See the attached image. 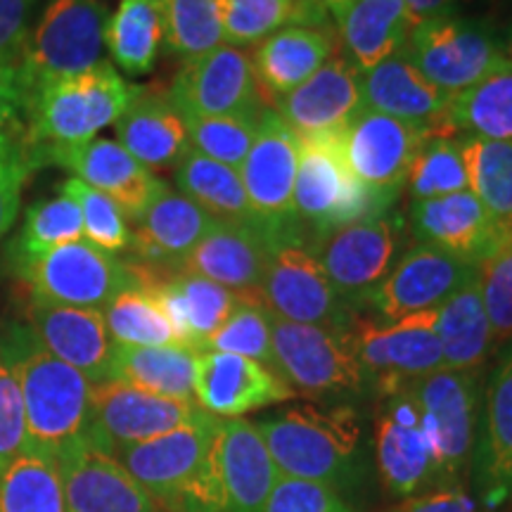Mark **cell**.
Masks as SVG:
<instances>
[{"mask_svg":"<svg viewBox=\"0 0 512 512\" xmlns=\"http://www.w3.org/2000/svg\"><path fill=\"white\" fill-rule=\"evenodd\" d=\"M140 91L107 60L43 88L24 110V150L31 169L50 152L88 143L102 128L117 124Z\"/></svg>","mask_w":512,"mask_h":512,"instance_id":"1","label":"cell"},{"mask_svg":"<svg viewBox=\"0 0 512 512\" xmlns=\"http://www.w3.org/2000/svg\"><path fill=\"white\" fill-rule=\"evenodd\" d=\"M283 477L342 489L361 463V418L351 406L299 403L254 422Z\"/></svg>","mask_w":512,"mask_h":512,"instance_id":"2","label":"cell"},{"mask_svg":"<svg viewBox=\"0 0 512 512\" xmlns=\"http://www.w3.org/2000/svg\"><path fill=\"white\" fill-rule=\"evenodd\" d=\"M0 351L15 366L27 415L29 446L57 453L86 434L93 384L79 370L48 354L31 330H15Z\"/></svg>","mask_w":512,"mask_h":512,"instance_id":"3","label":"cell"},{"mask_svg":"<svg viewBox=\"0 0 512 512\" xmlns=\"http://www.w3.org/2000/svg\"><path fill=\"white\" fill-rule=\"evenodd\" d=\"M278 479L254 422L219 418L207 460L174 512H264Z\"/></svg>","mask_w":512,"mask_h":512,"instance_id":"4","label":"cell"},{"mask_svg":"<svg viewBox=\"0 0 512 512\" xmlns=\"http://www.w3.org/2000/svg\"><path fill=\"white\" fill-rule=\"evenodd\" d=\"M268 256L259 299L273 316L323 328H349L356 313L339 299L320 266L313 233L297 219L264 226Z\"/></svg>","mask_w":512,"mask_h":512,"instance_id":"5","label":"cell"},{"mask_svg":"<svg viewBox=\"0 0 512 512\" xmlns=\"http://www.w3.org/2000/svg\"><path fill=\"white\" fill-rule=\"evenodd\" d=\"M394 200L396 197L382 195L354 176L344 157L342 133L299 138L292 207L294 219L313 235L380 219Z\"/></svg>","mask_w":512,"mask_h":512,"instance_id":"6","label":"cell"},{"mask_svg":"<svg viewBox=\"0 0 512 512\" xmlns=\"http://www.w3.org/2000/svg\"><path fill=\"white\" fill-rule=\"evenodd\" d=\"M107 10L100 0H50L27 38L17 74L22 110L50 83L102 60Z\"/></svg>","mask_w":512,"mask_h":512,"instance_id":"7","label":"cell"},{"mask_svg":"<svg viewBox=\"0 0 512 512\" xmlns=\"http://www.w3.org/2000/svg\"><path fill=\"white\" fill-rule=\"evenodd\" d=\"M418 401L434 458V486H460L472 470L479 413H482V370H437L408 382Z\"/></svg>","mask_w":512,"mask_h":512,"instance_id":"8","label":"cell"},{"mask_svg":"<svg viewBox=\"0 0 512 512\" xmlns=\"http://www.w3.org/2000/svg\"><path fill=\"white\" fill-rule=\"evenodd\" d=\"M403 55L432 86L458 95L510 62L505 43L489 24L456 10L420 19L408 36Z\"/></svg>","mask_w":512,"mask_h":512,"instance_id":"9","label":"cell"},{"mask_svg":"<svg viewBox=\"0 0 512 512\" xmlns=\"http://www.w3.org/2000/svg\"><path fill=\"white\" fill-rule=\"evenodd\" d=\"M275 373L294 394H358L368 384L349 328H323L278 318L271 313Z\"/></svg>","mask_w":512,"mask_h":512,"instance_id":"10","label":"cell"},{"mask_svg":"<svg viewBox=\"0 0 512 512\" xmlns=\"http://www.w3.org/2000/svg\"><path fill=\"white\" fill-rule=\"evenodd\" d=\"M19 278L31 287L34 302L72 309L102 311L138 278L126 261L102 252L88 240L67 242L17 266Z\"/></svg>","mask_w":512,"mask_h":512,"instance_id":"11","label":"cell"},{"mask_svg":"<svg viewBox=\"0 0 512 512\" xmlns=\"http://www.w3.org/2000/svg\"><path fill=\"white\" fill-rule=\"evenodd\" d=\"M403 242V221L389 214L313 235L320 266L354 313L370 304L403 254Z\"/></svg>","mask_w":512,"mask_h":512,"instance_id":"12","label":"cell"},{"mask_svg":"<svg viewBox=\"0 0 512 512\" xmlns=\"http://www.w3.org/2000/svg\"><path fill=\"white\" fill-rule=\"evenodd\" d=\"M351 335L358 361L380 396L392 394L418 377L444 370L437 337V309L413 313L392 323L356 316Z\"/></svg>","mask_w":512,"mask_h":512,"instance_id":"13","label":"cell"},{"mask_svg":"<svg viewBox=\"0 0 512 512\" xmlns=\"http://www.w3.org/2000/svg\"><path fill=\"white\" fill-rule=\"evenodd\" d=\"M195 401L169 399L131 384L107 380L93 384L86 437L93 446L117 456L128 446L143 444L200 418Z\"/></svg>","mask_w":512,"mask_h":512,"instance_id":"14","label":"cell"},{"mask_svg":"<svg viewBox=\"0 0 512 512\" xmlns=\"http://www.w3.org/2000/svg\"><path fill=\"white\" fill-rule=\"evenodd\" d=\"M169 95L183 117L264 112L252 55L228 43L185 60Z\"/></svg>","mask_w":512,"mask_h":512,"instance_id":"15","label":"cell"},{"mask_svg":"<svg viewBox=\"0 0 512 512\" xmlns=\"http://www.w3.org/2000/svg\"><path fill=\"white\" fill-rule=\"evenodd\" d=\"M375 456L382 484L394 498L403 501L434 486L432 446L408 384L382 396L375 418Z\"/></svg>","mask_w":512,"mask_h":512,"instance_id":"16","label":"cell"},{"mask_svg":"<svg viewBox=\"0 0 512 512\" xmlns=\"http://www.w3.org/2000/svg\"><path fill=\"white\" fill-rule=\"evenodd\" d=\"M216 422L219 418L204 411L200 418L178 430L124 448L117 458L159 508L174 512L207 460Z\"/></svg>","mask_w":512,"mask_h":512,"instance_id":"17","label":"cell"},{"mask_svg":"<svg viewBox=\"0 0 512 512\" xmlns=\"http://www.w3.org/2000/svg\"><path fill=\"white\" fill-rule=\"evenodd\" d=\"M475 275L477 266L444 249L418 242L399 256L384 283L377 287L368 309H373L384 323L434 311Z\"/></svg>","mask_w":512,"mask_h":512,"instance_id":"18","label":"cell"},{"mask_svg":"<svg viewBox=\"0 0 512 512\" xmlns=\"http://www.w3.org/2000/svg\"><path fill=\"white\" fill-rule=\"evenodd\" d=\"M472 477L486 512L512 508V342L484 384Z\"/></svg>","mask_w":512,"mask_h":512,"instance_id":"19","label":"cell"},{"mask_svg":"<svg viewBox=\"0 0 512 512\" xmlns=\"http://www.w3.org/2000/svg\"><path fill=\"white\" fill-rule=\"evenodd\" d=\"M297 166V133L285 124L278 112L264 110L254 143L238 169L249 207L261 226H280L294 219L292 197Z\"/></svg>","mask_w":512,"mask_h":512,"instance_id":"20","label":"cell"},{"mask_svg":"<svg viewBox=\"0 0 512 512\" xmlns=\"http://www.w3.org/2000/svg\"><path fill=\"white\" fill-rule=\"evenodd\" d=\"M67 512H159L117 456L93 446L86 437L57 453Z\"/></svg>","mask_w":512,"mask_h":512,"instance_id":"21","label":"cell"},{"mask_svg":"<svg viewBox=\"0 0 512 512\" xmlns=\"http://www.w3.org/2000/svg\"><path fill=\"white\" fill-rule=\"evenodd\" d=\"M427 138L430 133L422 128L366 107L342 133V145L358 181L382 195L396 197L406 185L413 157Z\"/></svg>","mask_w":512,"mask_h":512,"instance_id":"22","label":"cell"},{"mask_svg":"<svg viewBox=\"0 0 512 512\" xmlns=\"http://www.w3.org/2000/svg\"><path fill=\"white\" fill-rule=\"evenodd\" d=\"M138 283L152 292L164 316L169 318L181 347L204 351L214 332L238 309L242 294L211 283L200 275L176 271H152V268L128 264Z\"/></svg>","mask_w":512,"mask_h":512,"instance_id":"23","label":"cell"},{"mask_svg":"<svg viewBox=\"0 0 512 512\" xmlns=\"http://www.w3.org/2000/svg\"><path fill=\"white\" fill-rule=\"evenodd\" d=\"M294 389L275 370L252 358L200 351L195 366V399L214 418H242L292 401Z\"/></svg>","mask_w":512,"mask_h":512,"instance_id":"24","label":"cell"},{"mask_svg":"<svg viewBox=\"0 0 512 512\" xmlns=\"http://www.w3.org/2000/svg\"><path fill=\"white\" fill-rule=\"evenodd\" d=\"M43 164H57L72 171L81 183L91 185L117 202V207L131 221H140L150 204L169 190L162 178L128 155L119 143L107 138H93L83 145L50 152Z\"/></svg>","mask_w":512,"mask_h":512,"instance_id":"25","label":"cell"},{"mask_svg":"<svg viewBox=\"0 0 512 512\" xmlns=\"http://www.w3.org/2000/svg\"><path fill=\"white\" fill-rule=\"evenodd\" d=\"M366 110L361 72L347 57L332 55L302 86L278 100V112L299 138L344 133Z\"/></svg>","mask_w":512,"mask_h":512,"instance_id":"26","label":"cell"},{"mask_svg":"<svg viewBox=\"0 0 512 512\" xmlns=\"http://www.w3.org/2000/svg\"><path fill=\"white\" fill-rule=\"evenodd\" d=\"M408 226L418 242L444 249L472 266H479L486 256L508 242L470 190L413 202Z\"/></svg>","mask_w":512,"mask_h":512,"instance_id":"27","label":"cell"},{"mask_svg":"<svg viewBox=\"0 0 512 512\" xmlns=\"http://www.w3.org/2000/svg\"><path fill=\"white\" fill-rule=\"evenodd\" d=\"M266 256L268 242L261 223L216 221L178 268L207 278L230 292H238L242 297L259 299Z\"/></svg>","mask_w":512,"mask_h":512,"instance_id":"28","label":"cell"},{"mask_svg":"<svg viewBox=\"0 0 512 512\" xmlns=\"http://www.w3.org/2000/svg\"><path fill=\"white\" fill-rule=\"evenodd\" d=\"M361 88L368 110L408 121L430 136H456L446 121L451 95L432 86L403 50L361 72Z\"/></svg>","mask_w":512,"mask_h":512,"instance_id":"29","label":"cell"},{"mask_svg":"<svg viewBox=\"0 0 512 512\" xmlns=\"http://www.w3.org/2000/svg\"><path fill=\"white\" fill-rule=\"evenodd\" d=\"M38 344L88 377L91 384L110 380L114 342L98 309H72L34 302L29 311Z\"/></svg>","mask_w":512,"mask_h":512,"instance_id":"30","label":"cell"},{"mask_svg":"<svg viewBox=\"0 0 512 512\" xmlns=\"http://www.w3.org/2000/svg\"><path fill=\"white\" fill-rule=\"evenodd\" d=\"M136 233L131 235L133 256L138 266L152 271H176L216 219L181 192L166 190L140 216Z\"/></svg>","mask_w":512,"mask_h":512,"instance_id":"31","label":"cell"},{"mask_svg":"<svg viewBox=\"0 0 512 512\" xmlns=\"http://www.w3.org/2000/svg\"><path fill=\"white\" fill-rule=\"evenodd\" d=\"M335 50L337 41L330 29L318 24H287L256 46L252 57L256 83L275 100L285 98L311 79Z\"/></svg>","mask_w":512,"mask_h":512,"instance_id":"32","label":"cell"},{"mask_svg":"<svg viewBox=\"0 0 512 512\" xmlns=\"http://www.w3.org/2000/svg\"><path fill=\"white\" fill-rule=\"evenodd\" d=\"M119 145L150 171L176 169L190 150L188 128L171 95L140 91L117 121Z\"/></svg>","mask_w":512,"mask_h":512,"instance_id":"33","label":"cell"},{"mask_svg":"<svg viewBox=\"0 0 512 512\" xmlns=\"http://www.w3.org/2000/svg\"><path fill=\"white\" fill-rule=\"evenodd\" d=\"M332 15L358 72H370L387 57L401 53L418 24L406 0H347Z\"/></svg>","mask_w":512,"mask_h":512,"instance_id":"34","label":"cell"},{"mask_svg":"<svg viewBox=\"0 0 512 512\" xmlns=\"http://www.w3.org/2000/svg\"><path fill=\"white\" fill-rule=\"evenodd\" d=\"M437 337L444 370H482L496 344L477 275L437 309Z\"/></svg>","mask_w":512,"mask_h":512,"instance_id":"35","label":"cell"},{"mask_svg":"<svg viewBox=\"0 0 512 512\" xmlns=\"http://www.w3.org/2000/svg\"><path fill=\"white\" fill-rule=\"evenodd\" d=\"M200 351L188 347H121L114 344L110 380L169 399L195 401V366Z\"/></svg>","mask_w":512,"mask_h":512,"instance_id":"36","label":"cell"},{"mask_svg":"<svg viewBox=\"0 0 512 512\" xmlns=\"http://www.w3.org/2000/svg\"><path fill=\"white\" fill-rule=\"evenodd\" d=\"M176 185L181 195L207 211L211 219L223 223L256 221L240 171L204 157L192 147L176 166Z\"/></svg>","mask_w":512,"mask_h":512,"instance_id":"37","label":"cell"},{"mask_svg":"<svg viewBox=\"0 0 512 512\" xmlns=\"http://www.w3.org/2000/svg\"><path fill=\"white\" fill-rule=\"evenodd\" d=\"M446 121L453 133L512 143V62L477 86L451 95Z\"/></svg>","mask_w":512,"mask_h":512,"instance_id":"38","label":"cell"},{"mask_svg":"<svg viewBox=\"0 0 512 512\" xmlns=\"http://www.w3.org/2000/svg\"><path fill=\"white\" fill-rule=\"evenodd\" d=\"M460 150L467 190L484 204L505 238L512 240V143L463 136Z\"/></svg>","mask_w":512,"mask_h":512,"instance_id":"39","label":"cell"},{"mask_svg":"<svg viewBox=\"0 0 512 512\" xmlns=\"http://www.w3.org/2000/svg\"><path fill=\"white\" fill-rule=\"evenodd\" d=\"M164 41L157 0H119V8L107 19L105 46L112 60L128 76H143L155 67Z\"/></svg>","mask_w":512,"mask_h":512,"instance_id":"40","label":"cell"},{"mask_svg":"<svg viewBox=\"0 0 512 512\" xmlns=\"http://www.w3.org/2000/svg\"><path fill=\"white\" fill-rule=\"evenodd\" d=\"M0 512H67L57 460L27 448L0 475Z\"/></svg>","mask_w":512,"mask_h":512,"instance_id":"41","label":"cell"},{"mask_svg":"<svg viewBox=\"0 0 512 512\" xmlns=\"http://www.w3.org/2000/svg\"><path fill=\"white\" fill-rule=\"evenodd\" d=\"M112 342L121 347H174L178 337L152 292L140 283L121 290L102 309ZM181 347V344H178Z\"/></svg>","mask_w":512,"mask_h":512,"instance_id":"42","label":"cell"},{"mask_svg":"<svg viewBox=\"0 0 512 512\" xmlns=\"http://www.w3.org/2000/svg\"><path fill=\"white\" fill-rule=\"evenodd\" d=\"M223 29V43L228 46H252L275 34L287 24L320 22L316 5L306 10L299 0H216Z\"/></svg>","mask_w":512,"mask_h":512,"instance_id":"43","label":"cell"},{"mask_svg":"<svg viewBox=\"0 0 512 512\" xmlns=\"http://www.w3.org/2000/svg\"><path fill=\"white\" fill-rule=\"evenodd\" d=\"M164 41L183 60L223 46V29L216 0H157Z\"/></svg>","mask_w":512,"mask_h":512,"instance_id":"44","label":"cell"},{"mask_svg":"<svg viewBox=\"0 0 512 512\" xmlns=\"http://www.w3.org/2000/svg\"><path fill=\"white\" fill-rule=\"evenodd\" d=\"M76 240H83L79 204L67 195L50 197V200L36 202L27 211L22 233L17 235L15 247H12V261L17 266L27 264L36 256L46 254L48 249Z\"/></svg>","mask_w":512,"mask_h":512,"instance_id":"45","label":"cell"},{"mask_svg":"<svg viewBox=\"0 0 512 512\" xmlns=\"http://www.w3.org/2000/svg\"><path fill=\"white\" fill-rule=\"evenodd\" d=\"M406 188L413 202L434 200V197L453 195L467 190V171L460 150V138L430 136L422 143L418 155L408 169Z\"/></svg>","mask_w":512,"mask_h":512,"instance_id":"46","label":"cell"},{"mask_svg":"<svg viewBox=\"0 0 512 512\" xmlns=\"http://www.w3.org/2000/svg\"><path fill=\"white\" fill-rule=\"evenodd\" d=\"M204 351L235 354L259 361L261 366L275 370L273 337H271V311L261 299L247 297L230 313L226 323L214 332Z\"/></svg>","mask_w":512,"mask_h":512,"instance_id":"47","label":"cell"},{"mask_svg":"<svg viewBox=\"0 0 512 512\" xmlns=\"http://www.w3.org/2000/svg\"><path fill=\"white\" fill-rule=\"evenodd\" d=\"M264 114V112H261ZM261 114H230V117H183L190 147L200 155L240 169L259 131Z\"/></svg>","mask_w":512,"mask_h":512,"instance_id":"48","label":"cell"},{"mask_svg":"<svg viewBox=\"0 0 512 512\" xmlns=\"http://www.w3.org/2000/svg\"><path fill=\"white\" fill-rule=\"evenodd\" d=\"M62 195L72 197L79 204L83 219V235L91 245L100 247L102 252H124L131 245V230L126 226L124 211L112 202L110 197L102 195L100 190L81 183L79 178H69L62 185Z\"/></svg>","mask_w":512,"mask_h":512,"instance_id":"49","label":"cell"},{"mask_svg":"<svg viewBox=\"0 0 512 512\" xmlns=\"http://www.w3.org/2000/svg\"><path fill=\"white\" fill-rule=\"evenodd\" d=\"M479 287L489 316L494 344L512 342V240L503 242L477 266Z\"/></svg>","mask_w":512,"mask_h":512,"instance_id":"50","label":"cell"},{"mask_svg":"<svg viewBox=\"0 0 512 512\" xmlns=\"http://www.w3.org/2000/svg\"><path fill=\"white\" fill-rule=\"evenodd\" d=\"M27 448L29 434L22 389L10 356L0 351V475Z\"/></svg>","mask_w":512,"mask_h":512,"instance_id":"51","label":"cell"},{"mask_svg":"<svg viewBox=\"0 0 512 512\" xmlns=\"http://www.w3.org/2000/svg\"><path fill=\"white\" fill-rule=\"evenodd\" d=\"M264 512H354L330 486L280 475Z\"/></svg>","mask_w":512,"mask_h":512,"instance_id":"52","label":"cell"},{"mask_svg":"<svg viewBox=\"0 0 512 512\" xmlns=\"http://www.w3.org/2000/svg\"><path fill=\"white\" fill-rule=\"evenodd\" d=\"M34 3L36 0H0V76L15 86L29 38L27 24Z\"/></svg>","mask_w":512,"mask_h":512,"instance_id":"53","label":"cell"},{"mask_svg":"<svg viewBox=\"0 0 512 512\" xmlns=\"http://www.w3.org/2000/svg\"><path fill=\"white\" fill-rule=\"evenodd\" d=\"M31 171L24 147H10L0 152V240L15 223L22 185Z\"/></svg>","mask_w":512,"mask_h":512,"instance_id":"54","label":"cell"},{"mask_svg":"<svg viewBox=\"0 0 512 512\" xmlns=\"http://www.w3.org/2000/svg\"><path fill=\"white\" fill-rule=\"evenodd\" d=\"M477 503L460 486L432 489L403 498L394 512H477Z\"/></svg>","mask_w":512,"mask_h":512,"instance_id":"55","label":"cell"},{"mask_svg":"<svg viewBox=\"0 0 512 512\" xmlns=\"http://www.w3.org/2000/svg\"><path fill=\"white\" fill-rule=\"evenodd\" d=\"M24 147V110L17 86L0 76V152Z\"/></svg>","mask_w":512,"mask_h":512,"instance_id":"56","label":"cell"},{"mask_svg":"<svg viewBox=\"0 0 512 512\" xmlns=\"http://www.w3.org/2000/svg\"><path fill=\"white\" fill-rule=\"evenodd\" d=\"M460 0H406L411 15L418 19H427L434 15H444V12H453Z\"/></svg>","mask_w":512,"mask_h":512,"instance_id":"57","label":"cell"},{"mask_svg":"<svg viewBox=\"0 0 512 512\" xmlns=\"http://www.w3.org/2000/svg\"><path fill=\"white\" fill-rule=\"evenodd\" d=\"M311 5H316V8H328V10H335V8H339V5L342 3H347V0H309Z\"/></svg>","mask_w":512,"mask_h":512,"instance_id":"58","label":"cell"},{"mask_svg":"<svg viewBox=\"0 0 512 512\" xmlns=\"http://www.w3.org/2000/svg\"><path fill=\"white\" fill-rule=\"evenodd\" d=\"M505 53H508V57H510V62H512V36H510V41L505 43Z\"/></svg>","mask_w":512,"mask_h":512,"instance_id":"59","label":"cell"},{"mask_svg":"<svg viewBox=\"0 0 512 512\" xmlns=\"http://www.w3.org/2000/svg\"><path fill=\"white\" fill-rule=\"evenodd\" d=\"M510 510H512V508H510Z\"/></svg>","mask_w":512,"mask_h":512,"instance_id":"60","label":"cell"}]
</instances>
